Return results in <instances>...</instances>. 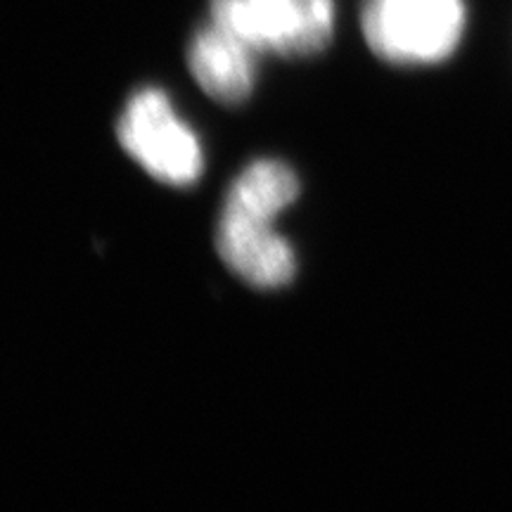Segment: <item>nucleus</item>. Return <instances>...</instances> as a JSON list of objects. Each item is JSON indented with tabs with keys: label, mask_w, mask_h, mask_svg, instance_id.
<instances>
[{
	"label": "nucleus",
	"mask_w": 512,
	"mask_h": 512,
	"mask_svg": "<svg viewBox=\"0 0 512 512\" xmlns=\"http://www.w3.org/2000/svg\"><path fill=\"white\" fill-rule=\"evenodd\" d=\"M256 57L254 48L211 19L190 38L188 69L211 100L235 107L254 91Z\"/></svg>",
	"instance_id": "39448f33"
},
{
	"label": "nucleus",
	"mask_w": 512,
	"mask_h": 512,
	"mask_svg": "<svg viewBox=\"0 0 512 512\" xmlns=\"http://www.w3.org/2000/svg\"><path fill=\"white\" fill-rule=\"evenodd\" d=\"M467 22L465 0H366L363 36L384 62L415 67L453 55Z\"/></svg>",
	"instance_id": "f257e3e1"
},
{
	"label": "nucleus",
	"mask_w": 512,
	"mask_h": 512,
	"mask_svg": "<svg viewBox=\"0 0 512 512\" xmlns=\"http://www.w3.org/2000/svg\"><path fill=\"white\" fill-rule=\"evenodd\" d=\"M299 192H302V183L292 166L280 159H256L230 183L223 207L275 221L287 207L297 202Z\"/></svg>",
	"instance_id": "423d86ee"
},
{
	"label": "nucleus",
	"mask_w": 512,
	"mask_h": 512,
	"mask_svg": "<svg viewBox=\"0 0 512 512\" xmlns=\"http://www.w3.org/2000/svg\"><path fill=\"white\" fill-rule=\"evenodd\" d=\"M209 8L259 55L311 57L335 36V0H209Z\"/></svg>",
	"instance_id": "7ed1b4c3"
},
{
	"label": "nucleus",
	"mask_w": 512,
	"mask_h": 512,
	"mask_svg": "<svg viewBox=\"0 0 512 512\" xmlns=\"http://www.w3.org/2000/svg\"><path fill=\"white\" fill-rule=\"evenodd\" d=\"M117 140L126 155L159 183L190 188L200 181L204 171L200 138L159 88H140L126 100L117 121Z\"/></svg>",
	"instance_id": "f03ea898"
},
{
	"label": "nucleus",
	"mask_w": 512,
	"mask_h": 512,
	"mask_svg": "<svg viewBox=\"0 0 512 512\" xmlns=\"http://www.w3.org/2000/svg\"><path fill=\"white\" fill-rule=\"evenodd\" d=\"M216 252L230 271L256 290H280L297 275L290 240L273 228V219L223 207L216 226Z\"/></svg>",
	"instance_id": "20e7f679"
}]
</instances>
